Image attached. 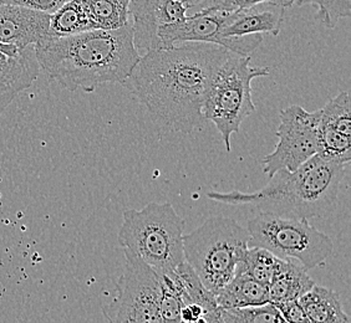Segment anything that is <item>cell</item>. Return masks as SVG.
I'll return each mask as SVG.
<instances>
[{"instance_id":"obj_1","label":"cell","mask_w":351,"mask_h":323,"mask_svg":"<svg viewBox=\"0 0 351 323\" xmlns=\"http://www.w3.org/2000/svg\"><path fill=\"white\" fill-rule=\"evenodd\" d=\"M232 51L210 42L152 49L123 88L147 108L158 127L189 135L203 126V105L212 81Z\"/></svg>"},{"instance_id":"obj_8","label":"cell","mask_w":351,"mask_h":323,"mask_svg":"<svg viewBox=\"0 0 351 323\" xmlns=\"http://www.w3.org/2000/svg\"><path fill=\"white\" fill-rule=\"evenodd\" d=\"M123 253L126 263L114 300L102 307L104 316L115 323H161L160 274L130 250Z\"/></svg>"},{"instance_id":"obj_25","label":"cell","mask_w":351,"mask_h":323,"mask_svg":"<svg viewBox=\"0 0 351 323\" xmlns=\"http://www.w3.org/2000/svg\"><path fill=\"white\" fill-rule=\"evenodd\" d=\"M277 263V256L268 250L261 246H250L244 261V272L268 286Z\"/></svg>"},{"instance_id":"obj_17","label":"cell","mask_w":351,"mask_h":323,"mask_svg":"<svg viewBox=\"0 0 351 323\" xmlns=\"http://www.w3.org/2000/svg\"><path fill=\"white\" fill-rule=\"evenodd\" d=\"M176 276L183 305H199L204 310L206 323H219L221 307L217 303L216 295L203 285L187 261H183L177 266Z\"/></svg>"},{"instance_id":"obj_27","label":"cell","mask_w":351,"mask_h":323,"mask_svg":"<svg viewBox=\"0 0 351 323\" xmlns=\"http://www.w3.org/2000/svg\"><path fill=\"white\" fill-rule=\"evenodd\" d=\"M274 305L283 317L284 322L309 323V320L305 315L304 309L299 302V300H291V301H284V302L274 303Z\"/></svg>"},{"instance_id":"obj_9","label":"cell","mask_w":351,"mask_h":323,"mask_svg":"<svg viewBox=\"0 0 351 323\" xmlns=\"http://www.w3.org/2000/svg\"><path fill=\"white\" fill-rule=\"evenodd\" d=\"M276 149L262 159L263 172L271 175L279 169L295 170L317 153L320 109L309 112L291 105L280 111Z\"/></svg>"},{"instance_id":"obj_15","label":"cell","mask_w":351,"mask_h":323,"mask_svg":"<svg viewBox=\"0 0 351 323\" xmlns=\"http://www.w3.org/2000/svg\"><path fill=\"white\" fill-rule=\"evenodd\" d=\"M216 300L221 309H236L270 302L268 286L245 274L244 268L217 292Z\"/></svg>"},{"instance_id":"obj_11","label":"cell","mask_w":351,"mask_h":323,"mask_svg":"<svg viewBox=\"0 0 351 323\" xmlns=\"http://www.w3.org/2000/svg\"><path fill=\"white\" fill-rule=\"evenodd\" d=\"M232 10H204L158 29L160 49L181 42H210L222 47V27Z\"/></svg>"},{"instance_id":"obj_4","label":"cell","mask_w":351,"mask_h":323,"mask_svg":"<svg viewBox=\"0 0 351 323\" xmlns=\"http://www.w3.org/2000/svg\"><path fill=\"white\" fill-rule=\"evenodd\" d=\"M250 235L247 228L226 216H213L183 234L184 261L215 295L244 268Z\"/></svg>"},{"instance_id":"obj_28","label":"cell","mask_w":351,"mask_h":323,"mask_svg":"<svg viewBox=\"0 0 351 323\" xmlns=\"http://www.w3.org/2000/svg\"><path fill=\"white\" fill-rule=\"evenodd\" d=\"M187 7L189 15L204 10H226L227 0H180Z\"/></svg>"},{"instance_id":"obj_13","label":"cell","mask_w":351,"mask_h":323,"mask_svg":"<svg viewBox=\"0 0 351 323\" xmlns=\"http://www.w3.org/2000/svg\"><path fill=\"white\" fill-rule=\"evenodd\" d=\"M39 71L34 45L14 55L0 51V116L18 94L34 83Z\"/></svg>"},{"instance_id":"obj_7","label":"cell","mask_w":351,"mask_h":323,"mask_svg":"<svg viewBox=\"0 0 351 323\" xmlns=\"http://www.w3.org/2000/svg\"><path fill=\"white\" fill-rule=\"evenodd\" d=\"M247 229L250 246L264 248L279 259H293L306 271L324 263L334 249L330 237L306 218L259 213L250 219Z\"/></svg>"},{"instance_id":"obj_21","label":"cell","mask_w":351,"mask_h":323,"mask_svg":"<svg viewBox=\"0 0 351 323\" xmlns=\"http://www.w3.org/2000/svg\"><path fill=\"white\" fill-rule=\"evenodd\" d=\"M219 323H284L283 317L271 302L236 309H221Z\"/></svg>"},{"instance_id":"obj_10","label":"cell","mask_w":351,"mask_h":323,"mask_svg":"<svg viewBox=\"0 0 351 323\" xmlns=\"http://www.w3.org/2000/svg\"><path fill=\"white\" fill-rule=\"evenodd\" d=\"M187 13V7L180 0H130L129 15L136 49L145 53L160 49L158 29L182 21Z\"/></svg>"},{"instance_id":"obj_3","label":"cell","mask_w":351,"mask_h":323,"mask_svg":"<svg viewBox=\"0 0 351 323\" xmlns=\"http://www.w3.org/2000/svg\"><path fill=\"white\" fill-rule=\"evenodd\" d=\"M344 175L345 164L315 155L295 170L279 169L257 192H210L207 196L227 205H250L261 213L311 219L330 214Z\"/></svg>"},{"instance_id":"obj_2","label":"cell","mask_w":351,"mask_h":323,"mask_svg":"<svg viewBox=\"0 0 351 323\" xmlns=\"http://www.w3.org/2000/svg\"><path fill=\"white\" fill-rule=\"evenodd\" d=\"M34 49L47 79L69 91L88 94L106 83L123 86L141 59L131 21L115 30L93 29L66 38H47Z\"/></svg>"},{"instance_id":"obj_18","label":"cell","mask_w":351,"mask_h":323,"mask_svg":"<svg viewBox=\"0 0 351 323\" xmlns=\"http://www.w3.org/2000/svg\"><path fill=\"white\" fill-rule=\"evenodd\" d=\"M264 1H279L287 8L294 4L311 3V5L317 9V18L329 29H334L337 27L339 19L348 18L351 14L350 0H227L226 10L252 7Z\"/></svg>"},{"instance_id":"obj_5","label":"cell","mask_w":351,"mask_h":323,"mask_svg":"<svg viewBox=\"0 0 351 323\" xmlns=\"http://www.w3.org/2000/svg\"><path fill=\"white\" fill-rule=\"evenodd\" d=\"M119 244L157 272H171L184 261V219L169 203H149L123 211Z\"/></svg>"},{"instance_id":"obj_20","label":"cell","mask_w":351,"mask_h":323,"mask_svg":"<svg viewBox=\"0 0 351 323\" xmlns=\"http://www.w3.org/2000/svg\"><path fill=\"white\" fill-rule=\"evenodd\" d=\"M93 29L82 0H70L50 14L49 38H66Z\"/></svg>"},{"instance_id":"obj_23","label":"cell","mask_w":351,"mask_h":323,"mask_svg":"<svg viewBox=\"0 0 351 323\" xmlns=\"http://www.w3.org/2000/svg\"><path fill=\"white\" fill-rule=\"evenodd\" d=\"M350 96L343 91L320 109V126L351 135Z\"/></svg>"},{"instance_id":"obj_12","label":"cell","mask_w":351,"mask_h":323,"mask_svg":"<svg viewBox=\"0 0 351 323\" xmlns=\"http://www.w3.org/2000/svg\"><path fill=\"white\" fill-rule=\"evenodd\" d=\"M50 14L0 3V44L25 49L49 38Z\"/></svg>"},{"instance_id":"obj_26","label":"cell","mask_w":351,"mask_h":323,"mask_svg":"<svg viewBox=\"0 0 351 323\" xmlns=\"http://www.w3.org/2000/svg\"><path fill=\"white\" fill-rule=\"evenodd\" d=\"M68 1L70 0H0V3L3 4L19 5V7L27 8V9H33V10L47 14L54 13Z\"/></svg>"},{"instance_id":"obj_6","label":"cell","mask_w":351,"mask_h":323,"mask_svg":"<svg viewBox=\"0 0 351 323\" xmlns=\"http://www.w3.org/2000/svg\"><path fill=\"white\" fill-rule=\"evenodd\" d=\"M250 60V55L232 53L212 81L203 105L206 121L216 125L227 152L232 149V135L238 133L244 120L256 112L252 82L270 75L269 68L252 66Z\"/></svg>"},{"instance_id":"obj_29","label":"cell","mask_w":351,"mask_h":323,"mask_svg":"<svg viewBox=\"0 0 351 323\" xmlns=\"http://www.w3.org/2000/svg\"><path fill=\"white\" fill-rule=\"evenodd\" d=\"M19 50H21V49H18L16 47H13V45L0 44V51H1V53H5V54L8 55L16 54Z\"/></svg>"},{"instance_id":"obj_19","label":"cell","mask_w":351,"mask_h":323,"mask_svg":"<svg viewBox=\"0 0 351 323\" xmlns=\"http://www.w3.org/2000/svg\"><path fill=\"white\" fill-rule=\"evenodd\" d=\"M94 29L115 30L130 21V0H82Z\"/></svg>"},{"instance_id":"obj_24","label":"cell","mask_w":351,"mask_h":323,"mask_svg":"<svg viewBox=\"0 0 351 323\" xmlns=\"http://www.w3.org/2000/svg\"><path fill=\"white\" fill-rule=\"evenodd\" d=\"M317 155L340 164H349L351 161V135L320 126Z\"/></svg>"},{"instance_id":"obj_22","label":"cell","mask_w":351,"mask_h":323,"mask_svg":"<svg viewBox=\"0 0 351 323\" xmlns=\"http://www.w3.org/2000/svg\"><path fill=\"white\" fill-rule=\"evenodd\" d=\"M160 274V300L158 313L162 322H181L180 312L182 309V296L180 292L175 271Z\"/></svg>"},{"instance_id":"obj_16","label":"cell","mask_w":351,"mask_h":323,"mask_svg":"<svg viewBox=\"0 0 351 323\" xmlns=\"http://www.w3.org/2000/svg\"><path fill=\"white\" fill-rule=\"evenodd\" d=\"M309 323H349L338 294L325 286L314 283L308 292L299 298Z\"/></svg>"},{"instance_id":"obj_14","label":"cell","mask_w":351,"mask_h":323,"mask_svg":"<svg viewBox=\"0 0 351 323\" xmlns=\"http://www.w3.org/2000/svg\"><path fill=\"white\" fill-rule=\"evenodd\" d=\"M308 271L293 259H279L274 274L268 283L271 303L299 300L314 286Z\"/></svg>"}]
</instances>
